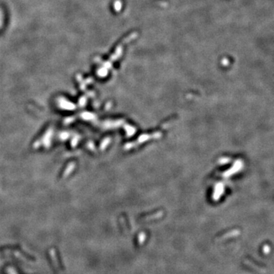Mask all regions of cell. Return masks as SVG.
Returning <instances> with one entry per match:
<instances>
[{
    "instance_id": "cell-1",
    "label": "cell",
    "mask_w": 274,
    "mask_h": 274,
    "mask_svg": "<svg viewBox=\"0 0 274 274\" xmlns=\"http://www.w3.org/2000/svg\"><path fill=\"white\" fill-rule=\"evenodd\" d=\"M244 264H246V265L249 266V267H253V269H254V270H257V271L260 272V273H264V272H265V270H264V269L261 268V267H258V266H257V265H255V264H254V263H252V262H251V261L248 260H245Z\"/></svg>"
},
{
    "instance_id": "cell-2",
    "label": "cell",
    "mask_w": 274,
    "mask_h": 274,
    "mask_svg": "<svg viewBox=\"0 0 274 274\" xmlns=\"http://www.w3.org/2000/svg\"><path fill=\"white\" fill-rule=\"evenodd\" d=\"M236 231V232H232V233H230V234H227V235H224L223 236H222L221 237V238L219 240H220V241H222V240H225V239H226V238H228V237H230V236H232V237H233V236H236V235H238V234H239V232H238Z\"/></svg>"
},
{
    "instance_id": "cell-3",
    "label": "cell",
    "mask_w": 274,
    "mask_h": 274,
    "mask_svg": "<svg viewBox=\"0 0 274 274\" xmlns=\"http://www.w3.org/2000/svg\"><path fill=\"white\" fill-rule=\"evenodd\" d=\"M270 246H268V245H265V246L264 247V254H269V253H270Z\"/></svg>"
}]
</instances>
